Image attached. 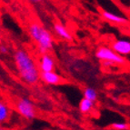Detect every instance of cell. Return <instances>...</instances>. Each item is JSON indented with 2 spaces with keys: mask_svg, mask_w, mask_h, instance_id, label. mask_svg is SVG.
<instances>
[{
  "mask_svg": "<svg viewBox=\"0 0 130 130\" xmlns=\"http://www.w3.org/2000/svg\"><path fill=\"white\" fill-rule=\"evenodd\" d=\"M15 67L20 78L28 85H35L38 82L41 72L36 65L32 56L23 49L17 50L14 54Z\"/></svg>",
  "mask_w": 130,
  "mask_h": 130,
  "instance_id": "6da1fadb",
  "label": "cell"
},
{
  "mask_svg": "<svg viewBox=\"0 0 130 130\" xmlns=\"http://www.w3.org/2000/svg\"><path fill=\"white\" fill-rule=\"evenodd\" d=\"M29 27V34L34 41L37 42L39 52L42 54H47L53 48V37L49 31L43 27L38 23H32Z\"/></svg>",
  "mask_w": 130,
  "mask_h": 130,
  "instance_id": "7a4b0ae2",
  "label": "cell"
},
{
  "mask_svg": "<svg viewBox=\"0 0 130 130\" xmlns=\"http://www.w3.org/2000/svg\"><path fill=\"white\" fill-rule=\"evenodd\" d=\"M95 57L104 62H109L112 64L121 65L125 63V58L120 55L117 54L111 47L100 46L95 51Z\"/></svg>",
  "mask_w": 130,
  "mask_h": 130,
  "instance_id": "3957f363",
  "label": "cell"
},
{
  "mask_svg": "<svg viewBox=\"0 0 130 130\" xmlns=\"http://www.w3.org/2000/svg\"><path fill=\"white\" fill-rule=\"evenodd\" d=\"M17 110L22 117L28 120L33 119L36 117V110L34 105L26 98L18 100L17 103Z\"/></svg>",
  "mask_w": 130,
  "mask_h": 130,
  "instance_id": "277c9868",
  "label": "cell"
},
{
  "mask_svg": "<svg viewBox=\"0 0 130 130\" xmlns=\"http://www.w3.org/2000/svg\"><path fill=\"white\" fill-rule=\"evenodd\" d=\"M111 48L120 56H127L130 55V41L126 39H117L112 43Z\"/></svg>",
  "mask_w": 130,
  "mask_h": 130,
  "instance_id": "5b68a950",
  "label": "cell"
},
{
  "mask_svg": "<svg viewBox=\"0 0 130 130\" xmlns=\"http://www.w3.org/2000/svg\"><path fill=\"white\" fill-rule=\"evenodd\" d=\"M55 69V61L49 54H44L39 61V70L41 73L52 72Z\"/></svg>",
  "mask_w": 130,
  "mask_h": 130,
  "instance_id": "8992f818",
  "label": "cell"
},
{
  "mask_svg": "<svg viewBox=\"0 0 130 130\" xmlns=\"http://www.w3.org/2000/svg\"><path fill=\"white\" fill-rule=\"evenodd\" d=\"M40 79L47 85H58L63 81V78L55 71L41 73Z\"/></svg>",
  "mask_w": 130,
  "mask_h": 130,
  "instance_id": "52a82bcc",
  "label": "cell"
},
{
  "mask_svg": "<svg viewBox=\"0 0 130 130\" xmlns=\"http://www.w3.org/2000/svg\"><path fill=\"white\" fill-rule=\"evenodd\" d=\"M102 15L105 19L108 20V21L112 22V23H116V24H126L128 23L129 20L125 17H121V15H116V14L109 12V11L103 10L102 11Z\"/></svg>",
  "mask_w": 130,
  "mask_h": 130,
  "instance_id": "ba28073f",
  "label": "cell"
},
{
  "mask_svg": "<svg viewBox=\"0 0 130 130\" xmlns=\"http://www.w3.org/2000/svg\"><path fill=\"white\" fill-rule=\"evenodd\" d=\"M54 30L56 32V34L58 36L61 38L65 39V40H72V36L70 34V32L67 29L65 26L59 24V23H56L54 25Z\"/></svg>",
  "mask_w": 130,
  "mask_h": 130,
  "instance_id": "9c48e42d",
  "label": "cell"
},
{
  "mask_svg": "<svg viewBox=\"0 0 130 130\" xmlns=\"http://www.w3.org/2000/svg\"><path fill=\"white\" fill-rule=\"evenodd\" d=\"M94 107V102L91 100H88L87 98H83L79 103V110L84 114L89 113L93 109Z\"/></svg>",
  "mask_w": 130,
  "mask_h": 130,
  "instance_id": "30bf717a",
  "label": "cell"
},
{
  "mask_svg": "<svg viewBox=\"0 0 130 130\" xmlns=\"http://www.w3.org/2000/svg\"><path fill=\"white\" fill-rule=\"evenodd\" d=\"M84 98H87L88 100H91L93 102H95L96 98H98V93L95 91V88H92V87H87V88L84 90Z\"/></svg>",
  "mask_w": 130,
  "mask_h": 130,
  "instance_id": "8fae6325",
  "label": "cell"
},
{
  "mask_svg": "<svg viewBox=\"0 0 130 130\" xmlns=\"http://www.w3.org/2000/svg\"><path fill=\"white\" fill-rule=\"evenodd\" d=\"M9 116V109L7 105L4 103L0 104V122H4L8 118Z\"/></svg>",
  "mask_w": 130,
  "mask_h": 130,
  "instance_id": "7c38bea8",
  "label": "cell"
},
{
  "mask_svg": "<svg viewBox=\"0 0 130 130\" xmlns=\"http://www.w3.org/2000/svg\"><path fill=\"white\" fill-rule=\"evenodd\" d=\"M112 127L115 130H127L128 125L124 122H117V123L112 124Z\"/></svg>",
  "mask_w": 130,
  "mask_h": 130,
  "instance_id": "4fadbf2b",
  "label": "cell"
},
{
  "mask_svg": "<svg viewBox=\"0 0 130 130\" xmlns=\"http://www.w3.org/2000/svg\"><path fill=\"white\" fill-rule=\"evenodd\" d=\"M0 52L2 53V54L7 53V48L6 47V46H1V47H0Z\"/></svg>",
  "mask_w": 130,
  "mask_h": 130,
  "instance_id": "5bb4252c",
  "label": "cell"
},
{
  "mask_svg": "<svg viewBox=\"0 0 130 130\" xmlns=\"http://www.w3.org/2000/svg\"><path fill=\"white\" fill-rule=\"evenodd\" d=\"M0 130H5V129H3V128H1V129H0Z\"/></svg>",
  "mask_w": 130,
  "mask_h": 130,
  "instance_id": "9a60e30c",
  "label": "cell"
}]
</instances>
